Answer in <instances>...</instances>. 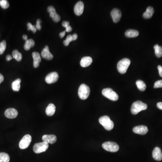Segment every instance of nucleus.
I'll return each instance as SVG.
<instances>
[{
	"label": "nucleus",
	"instance_id": "obj_1",
	"mask_svg": "<svg viewBox=\"0 0 162 162\" xmlns=\"http://www.w3.org/2000/svg\"><path fill=\"white\" fill-rule=\"evenodd\" d=\"M147 107V105L141 101H136L132 105L131 109V113L133 114H137L141 111L146 110Z\"/></svg>",
	"mask_w": 162,
	"mask_h": 162
},
{
	"label": "nucleus",
	"instance_id": "obj_2",
	"mask_svg": "<svg viewBox=\"0 0 162 162\" xmlns=\"http://www.w3.org/2000/svg\"><path fill=\"white\" fill-rule=\"evenodd\" d=\"M99 123L103 126L105 129L108 131H110L113 129L114 123L108 116H102L99 119Z\"/></svg>",
	"mask_w": 162,
	"mask_h": 162
},
{
	"label": "nucleus",
	"instance_id": "obj_3",
	"mask_svg": "<svg viewBox=\"0 0 162 162\" xmlns=\"http://www.w3.org/2000/svg\"><path fill=\"white\" fill-rule=\"evenodd\" d=\"M130 63L131 61L129 59L124 58L120 60L117 65V69L119 72L121 74L126 73L130 66Z\"/></svg>",
	"mask_w": 162,
	"mask_h": 162
},
{
	"label": "nucleus",
	"instance_id": "obj_4",
	"mask_svg": "<svg viewBox=\"0 0 162 162\" xmlns=\"http://www.w3.org/2000/svg\"><path fill=\"white\" fill-rule=\"evenodd\" d=\"M90 93V89L88 86L85 84L81 85L78 92L79 97L81 99L86 100L89 96Z\"/></svg>",
	"mask_w": 162,
	"mask_h": 162
},
{
	"label": "nucleus",
	"instance_id": "obj_5",
	"mask_svg": "<svg viewBox=\"0 0 162 162\" xmlns=\"http://www.w3.org/2000/svg\"><path fill=\"white\" fill-rule=\"evenodd\" d=\"M102 95L108 99L113 101H117L119 99V96L112 89L105 88L102 91Z\"/></svg>",
	"mask_w": 162,
	"mask_h": 162
},
{
	"label": "nucleus",
	"instance_id": "obj_6",
	"mask_svg": "<svg viewBox=\"0 0 162 162\" xmlns=\"http://www.w3.org/2000/svg\"><path fill=\"white\" fill-rule=\"evenodd\" d=\"M102 147L105 150L111 152H117L119 149V145L117 143L112 141H107L103 143Z\"/></svg>",
	"mask_w": 162,
	"mask_h": 162
},
{
	"label": "nucleus",
	"instance_id": "obj_7",
	"mask_svg": "<svg viewBox=\"0 0 162 162\" xmlns=\"http://www.w3.org/2000/svg\"><path fill=\"white\" fill-rule=\"evenodd\" d=\"M49 145L48 143L43 142L36 143L33 146V151L36 154H40L45 152L48 148Z\"/></svg>",
	"mask_w": 162,
	"mask_h": 162
},
{
	"label": "nucleus",
	"instance_id": "obj_8",
	"mask_svg": "<svg viewBox=\"0 0 162 162\" xmlns=\"http://www.w3.org/2000/svg\"><path fill=\"white\" fill-rule=\"evenodd\" d=\"M31 141L32 137L30 135L28 134L25 135L19 142V148L22 150L27 149L30 144Z\"/></svg>",
	"mask_w": 162,
	"mask_h": 162
},
{
	"label": "nucleus",
	"instance_id": "obj_9",
	"mask_svg": "<svg viewBox=\"0 0 162 162\" xmlns=\"http://www.w3.org/2000/svg\"><path fill=\"white\" fill-rule=\"evenodd\" d=\"M59 79V75L57 72H50L45 78V81L47 83L52 84L57 81Z\"/></svg>",
	"mask_w": 162,
	"mask_h": 162
},
{
	"label": "nucleus",
	"instance_id": "obj_10",
	"mask_svg": "<svg viewBox=\"0 0 162 162\" xmlns=\"http://www.w3.org/2000/svg\"><path fill=\"white\" fill-rule=\"evenodd\" d=\"M48 11L50 13V16L52 18L55 22H58L61 20V17L57 13L55 8L52 6H49L48 8Z\"/></svg>",
	"mask_w": 162,
	"mask_h": 162
},
{
	"label": "nucleus",
	"instance_id": "obj_11",
	"mask_svg": "<svg viewBox=\"0 0 162 162\" xmlns=\"http://www.w3.org/2000/svg\"><path fill=\"white\" fill-rule=\"evenodd\" d=\"M111 15L112 16L114 22L118 23L120 21L122 16V13L119 10L114 8L111 12Z\"/></svg>",
	"mask_w": 162,
	"mask_h": 162
},
{
	"label": "nucleus",
	"instance_id": "obj_12",
	"mask_svg": "<svg viewBox=\"0 0 162 162\" xmlns=\"http://www.w3.org/2000/svg\"><path fill=\"white\" fill-rule=\"evenodd\" d=\"M133 131L134 133L140 135H144L148 132V129L146 126L144 125H140L136 126L133 128Z\"/></svg>",
	"mask_w": 162,
	"mask_h": 162
},
{
	"label": "nucleus",
	"instance_id": "obj_13",
	"mask_svg": "<svg viewBox=\"0 0 162 162\" xmlns=\"http://www.w3.org/2000/svg\"><path fill=\"white\" fill-rule=\"evenodd\" d=\"M6 117L8 119H14L18 115V112L16 109L14 108H9L7 109L5 112Z\"/></svg>",
	"mask_w": 162,
	"mask_h": 162
},
{
	"label": "nucleus",
	"instance_id": "obj_14",
	"mask_svg": "<svg viewBox=\"0 0 162 162\" xmlns=\"http://www.w3.org/2000/svg\"><path fill=\"white\" fill-rule=\"evenodd\" d=\"M84 8V6L83 1H79L76 4L74 8L75 14L78 16L81 15L83 12Z\"/></svg>",
	"mask_w": 162,
	"mask_h": 162
},
{
	"label": "nucleus",
	"instance_id": "obj_15",
	"mask_svg": "<svg viewBox=\"0 0 162 162\" xmlns=\"http://www.w3.org/2000/svg\"><path fill=\"white\" fill-rule=\"evenodd\" d=\"M42 141L45 143L53 144L57 141V137L54 135H45L42 137Z\"/></svg>",
	"mask_w": 162,
	"mask_h": 162
},
{
	"label": "nucleus",
	"instance_id": "obj_16",
	"mask_svg": "<svg viewBox=\"0 0 162 162\" xmlns=\"http://www.w3.org/2000/svg\"><path fill=\"white\" fill-rule=\"evenodd\" d=\"M41 55L42 58L48 60H51L53 58V55L50 52L48 45H45L44 48L42 50Z\"/></svg>",
	"mask_w": 162,
	"mask_h": 162
},
{
	"label": "nucleus",
	"instance_id": "obj_17",
	"mask_svg": "<svg viewBox=\"0 0 162 162\" xmlns=\"http://www.w3.org/2000/svg\"><path fill=\"white\" fill-rule=\"evenodd\" d=\"M152 156L155 160L161 161L162 159V152L160 148L158 147H155L152 152Z\"/></svg>",
	"mask_w": 162,
	"mask_h": 162
},
{
	"label": "nucleus",
	"instance_id": "obj_18",
	"mask_svg": "<svg viewBox=\"0 0 162 162\" xmlns=\"http://www.w3.org/2000/svg\"><path fill=\"white\" fill-rule=\"evenodd\" d=\"M32 56L33 59V67L36 68L39 66L40 63L41 61L40 54L37 52H33L32 53Z\"/></svg>",
	"mask_w": 162,
	"mask_h": 162
},
{
	"label": "nucleus",
	"instance_id": "obj_19",
	"mask_svg": "<svg viewBox=\"0 0 162 162\" xmlns=\"http://www.w3.org/2000/svg\"><path fill=\"white\" fill-rule=\"evenodd\" d=\"M92 59L91 57H84L80 61V65L83 67H87L92 64Z\"/></svg>",
	"mask_w": 162,
	"mask_h": 162
},
{
	"label": "nucleus",
	"instance_id": "obj_20",
	"mask_svg": "<svg viewBox=\"0 0 162 162\" xmlns=\"http://www.w3.org/2000/svg\"><path fill=\"white\" fill-rule=\"evenodd\" d=\"M55 106L53 104H50L45 110V113L48 116H52L55 112Z\"/></svg>",
	"mask_w": 162,
	"mask_h": 162
},
{
	"label": "nucleus",
	"instance_id": "obj_21",
	"mask_svg": "<svg viewBox=\"0 0 162 162\" xmlns=\"http://www.w3.org/2000/svg\"><path fill=\"white\" fill-rule=\"evenodd\" d=\"M154 13V10L151 6H149L146 9L145 12L143 14V17L145 19H150L152 17L153 14Z\"/></svg>",
	"mask_w": 162,
	"mask_h": 162
},
{
	"label": "nucleus",
	"instance_id": "obj_22",
	"mask_svg": "<svg viewBox=\"0 0 162 162\" xmlns=\"http://www.w3.org/2000/svg\"><path fill=\"white\" fill-rule=\"evenodd\" d=\"M78 37V35L76 33H74V34H72V35H69L67 37L65 40L63 41V44L65 46H68L71 41L77 39Z\"/></svg>",
	"mask_w": 162,
	"mask_h": 162
},
{
	"label": "nucleus",
	"instance_id": "obj_23",
	"mask_svg": "<svg viewBox=\"0 0 162 162\" xmlns=\"http://www.w3.org/2000/svg\"><path fill=\"white\" fill-rule=\"evenodd\" d=\"M139 35V32L134 29H129L125 32V36L128 37H136Z\"/></svg>",
	"mask_w": 162,
	"mask_h": 162
},
{
	"label": "nucleus",
	"instance_id": "obj_24",
	"mask_svg": "<svg viewBox=\"0 0 162 162\" xmlns=\"http://www.w3.org/2000/svg\"><path fill=\"white\" fill-rule=\"evenodd\" d=\"M21 81L20 79H18L14 81L12 83V89L15 92H19L20 88V83Z\"/></svg>",
	"mask_w": 162,
	"mask_h": 162
},
{
	"label": "nucleus",
	"instance_id": "obj_25",
	"mask_svg": "<svg viewBox=\"0 0 162 162\" xmlns=\"http://www.w3.org/2000/svg\"><path fill=\"white\" fill-rule=\"evenodd\" d=\"M35 45V42L32 39H28L25 41L24 45V48L25 50H28L30 49L31 48H32Z\"/></svg>",
	"mask_w": 162,
	"mask_h": 162
},
{
	"label": "nucleus",
	"instance_id": "obj_26",
	"mask_svg": "<svg viewBox=\"0 0 162 162\" xmlns=\"http://www.w3.org/2000/svg\"><path fill=\"white\" fill-rule=\"evenodd\" d=\"M136 85L138 89L141 91H145L146 88V86L145 83L141 80H137L136 82Z\"/></svg>",
	"mask_w": 162,
	"mask_h": 162
},
{
	"label": "nucleus",
	"instance_id": "obj_27",
	"mask_svg": "<svg viewBox=\"0 0 162 162\" xmlns=\"http://www.w3.org/2000/svg\"><path fill=\"white\" fill-rule=\"evenodd\" d=\"M12 57L18 61H20L22 59V54L19 52L18 50H14L12 52Z\"/></svg>",
	"mask_w": 162,
	"mask_h": 162
},
{
	"label": "nucleus",
	"instance_id": "obj_28",
	"mask_svg": "<svg viewBox=\"0 0 162 162\" xmlns=\"http://www.w3.org/2000/svg\"><path fill=\"white\" fill-rule=\"evenodd\" d=\"M154 49L155 50V54L157 57L160 58L162 57V47L159 46V45H154Z\"/></svg>",
	"mask_w": 162,
	"mask_h": 162
},
{
	"label": "nucleus",
	"instance_id": "obj_29",
	"mask_svg": "<svg viewBox=\"0 0 162 162\" xmlns=\"http://www.w3.org/2000/svg\"><path fill=\"white\" fill-rule=\"evenodd\" d=\"M9 155L6 153H0V162H9Z\"/></svg>",
	"mask_w": 162,
	"mask_h": 162
},
{
	"label": "nucleus",
	"instance_id": "obj_30",
	"mask_svg": "<svg viewBox=\"0 0 162 162\" xmlns=\"http://www.w3.org/2000/svg\"><path fill=\"white\" fill-rule=\"evenodd\" d=\"M62 24V26L63 27L65 28V31L66 32H70L72 30V28L70 26V22L68 21H63Z\"/></svg>",
	"mask_w": 162,
	"mask_h": 162
},
{
	"label": "nucleus",
	"instance_id": "obj_31",
	"mask_svg": "<svg viewBox=\"0 0 162 162\" xmlns=\"http://www.w3.org/2000/svg\"><path fill=\"white\" fill-rule=\"evenodd\" d=\"M6 48V41L4 40L0 43V54L4 53Z\"/></svg>",
	"mask_w": 162,
	"mask_h": 162
},
{
	"label": "nucleus",
	"instance_id": "obj_32",
	"mask_svg": "<svg viewBox=\"0 0 162 162\" xmlns=\"http://www.w3.org/2000/svg\"><path fill=\"white\" fill-rule=\"evenodd\" d=\"M0 6L4 9H6L9 7V3L6 0H1L0 1Z\"/></svg>",
	"mask_w": 162,
	"mask_h": 162
},
{
	"label": "nucleus",
	"instance_id": "obj_33",
	"mask_svg": "<svg viewBox=\"0 0 162 162\" xmlns=\"http://www.w3.org/2000/svg\"><path fill=\"white\" fill-rule=\"evenodd\" d=\"M28 30L32 31L33 33H35L37 32L36 28L34 25H32L30 23H28L27 24Z\"/></svg>",
	"mask_w": 162,
	"mask_h": 162
},
{
	"label": "nucleus",
	"instance_id": "obj_34",
	"mask_svg": "<svg viewBox=\"0 0 162 162\" xmlns=\"http://www.w3.org/2000/svg\"><path fill=\"white\" fill-rule=\"evenodd\" d=\"M154 88H162V80L157 81L154 83Z\"/></svg>",
	"mask_w": 162,
	"mask_h": 162
},
{
	"label": "nucleus",
	"instance_id": "obj_35",
	"mask_svg": "<svg viewBox=\"0 0 162 162\" xmlns=\"http://www.w3.org/2000/svg\"><path fill=\"white\" fill-rule=\"evenodd\" d=\"M41 19H38L37 21L36 25L35 27L37 29H38L39 30H40L41 29Z\"/></svg>",
	"mask_w": 162,
	"mask_h": 162
},
{
	"label": "nucleus",
	"instance_id": "obj_36",
	"mask_svg": "<svg viewBox=\"0 0 162 162\" xmlns=\"http://www.w3.org/2000/svg\"><path fill=\"white\" fill-rule=\"evenodd\" d=\"M159 72V74L161 77H162V66L161 65H159L158 66Z\"/></svg>",
	"mask_w": 162,
	"mask_h": 162
},
{
	"label": "nucleus",
	"instance_id": "obj_37",
	"mask_svg": "<svg viewBox=\"0 0 162 162\" xmlns=\"http://www.w3.org/2000/svg\"><path fill=\"white\" fill-rule=\"evenodd\" d=\"M157 108L162 110V102H158L157 104Z\"/></svg>",
	"mask_w": 162,
	"mask_h": 162
},
{
	"label": "nucleus",
	"instance_id": "obj_38",
	"mask_svg": "<svg viewBox=\"0 0 162 162\" xmlns=\"http://www.w3.org/2000/svg\"><path fill=\"white\" fill-rule=\"evenodd\" d=\"M66 31L62 32H61L59 33V37H61V38H63V37H65V35Z\"/></svg>",
	"mask_w": 162,
	"mask_h": 162
},
{
	"label": "nucleus",
	"instance_id": "obj_39",
	"mask_svg": "<svg viewBox=\"0 0 162 162\" xmlns=\"http://www.w3.org/2000/svg\"><path fill=\"white\" fill-rule=\"evenodd\" d=\"M4 80V76L1 74H0V84L3 82Z\"/></svg>",
	"mask_w": 162,
	"mask_h": 162
},
{
	"label": "nucleus",
	"instance_id": "obj_40",
	"mask_svg": "<svg viewBox=\"0 0 162 162\" xmlns=\"http://www.w3.org/2000/svg\"><path fill=\"white\" fill-rule=\"evenodd\" d=\"M12 59V57L10 54H8L6 56V60L7 61H10Z\"/></svg>",
	"mask_w": 162,
	"mask_h": 162
},
{
	"label": "nucleus",
	"instance_id": "obj_41",
	"mask_svg": "<svg viewBox=\"0 0 162 162\" xmlns=\"http://www.w3.org/2000/svg\"><path fill=\"white\" fill-rule=\"evenodd\" d=\"M23 39L25 41H27L28 40V36L27 35H23Z\"/></svg>",
	"mask_w": 162,
	"mask_h": 162
}]
</instances>
